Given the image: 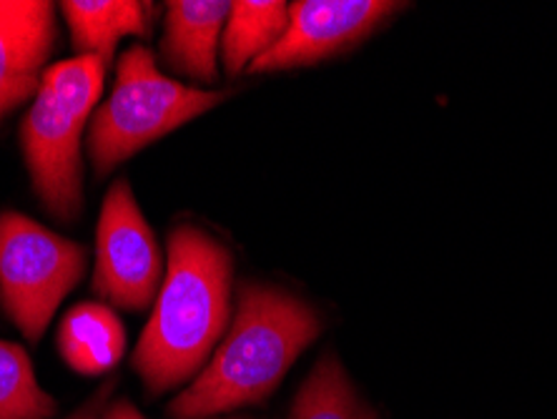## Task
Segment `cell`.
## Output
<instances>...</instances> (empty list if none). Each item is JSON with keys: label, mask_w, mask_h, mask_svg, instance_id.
<instances>
[{"label": "cell", "mask_w": 557, "mask_h": 419, "mask_svg": "<svg viewBox=\"0 0 557 419\" xmlns=\"http://www.w3.org/2000/svg\"><path fill=\"white\" fill-rule=\"evenodd\" d=\"M103 419H146V417L138 412V409L131 405V402L121 399V402H116V405H111L109 409H106Z\"/></svg>", "instance_id": "16"}, {"label": "cell", "mask_w": 557, "mask_h": 419, "mask_svg": "<svg viewBox=\"0 0 557 419\" xmlns=\"http://www.w3.org/2000/svg\"><path fill=\"white\" fill-rule=\"evenodd\" d=\"M292 419H376V415L357 397L339 359L326 355L301 387Z\"/></svg>", "instance_id": "13"}, {"label": "cell", "mask_w": 557, "mask_h": 419, "mask_svg": "<svg viewBox=\"0 0 557 419\" xmlns=\"http://www.w3.org/2000/svg\"><path fill=\"white\" fill-rule=\"evenodd\" d=\"M163 274L161 251L128 181L119 178L106 194L96 232L94 292L116 309L151 307Z\"/></svg>", "instance_id": "6"}, {"label": "cell", "mask_w": 557, "mask_h": 419, "mask_svg": "<svg viewBox=\"0 0 557 419\" xmlns=\"http://www.w3.org/2000/svg\"><path fill=\"white\" fill-rule=\"evenodd\" d=\"M106 63L91 56L51 65L21 128L33 192L61 221L84 209L81 136L103 90Z\"/></svg>", "instance_id": "3"}, {"label": "cell", "mask_w": 557, "mask_h": 419, "mask_svg": "<svg viewBox=\"0 0 557 419\" xmlns=\"http://www.w3.org/2000/svg\"><path fill=\"white\" fill-rule=\"evenodd\" d=\"M322 322L292 294L244 284L234 324L196 382L171 402L174 419H203L267 399Z\"/></svg>", "instance_id": "2"}, {"label": "cell", "mask_w": 557, "mask_h": 419, "mask_svg": "<svg viewBox=\"0 0 557 419\" xmlns=\"http://www.w3.org/2000/svg\"><path fill=\"white\" fill-rule=\"evenodd\" d=\"M59 347L63 359L81 374H101L119 365L126 334L119 317L101 304H81L65 315Z\"/></svg>", "instance_id": "11"}, {"label": "cell", "mask_w": 557, "mask_h": 419, "mask_svg": "<svg viewBox=\"0 0 557 419\" xmlns=\"http://www.w3.org/2000/svg\"><path fill=\"white\" fill-rule=\"evenodd\" d=\"M289 26V5L278 0H239L228 8L224 26V65L228 76L264 56Z\"/></svg>", "instance_id": "12"}, {"label": "cell", "mask_w": 557, "mask_h": 419, "mask_svg": "<svg viewBox=\"0 0 557 419\" xmlns=\"http://www.w3.org/2000/svg\"><path fill=\"white\" fill-rule=\"evenodd\" d=\"M86 249L18 211H0V304L38 342L86 271Z\"/></svg>", "instance_id": "5"}, {"label": "cell", "mask_w": 557, "mask_h": 419, "mask_svg": "<svg viewBox=\"0 0 557 419\" xmlns=\"http://www.w3.org/2000/svg\"><path fill=\"white\" fill-rule=\"evenodd\" d=\"M53 415L55 402L38 387L26 352L0 340V419H48Z\"/></svg>", "instance_id": "14"}, {"label": "cell", "mask_w": 557, "mask_h": 419, "mask_svg": "<svg viewBox=\"0 0 557 419\" xmlns=\"http://www.w3.org/2000/svg\"><path fill=\"white\" fill-rule=\"evenodd\" d=\"M71 28V40L76 56H91L111 63L113 48L124 36H149L153 3H134V0H65L59 5Z\"/></svg>", "instance_id": "10"}, {"label": "cell", "mask_w": 557, "mask_h": 419, "mask_svg": "<svg viewBox=\"0 0 557 419\" xmlns=\"http://www.w3.org/2000/svg\"><path fill=\"white\" fill-rule=\"evenodd\" d=\"M232 257L196 226L169 236V267L134 369L151 394L186 382L203 367L228 324Z\"/></svg>", "instance_id": "1"}, {"label": "cell", "mask_w": 557, "mask_h": 419, "mask_svg": "<svg viewBox=\"0 0 557 419\" xmlns=\"http://www.w3.org/2000/svg\"><path fill=\"white\" fill-rule=\"evenodd\" d=\"M166 8L163 59L184 76L211 84L216 78L219 36L226 26L232 3H224V0H174Z\"/></svg>", "instance_id": "9"}, {"label": "cell", "mask_w": 557, "mask_h": 419, "mask_svg": "<svg viewBox=\"0 0 557 419\" xmlns=\"http://www.w3.org/2000/svg\"><path fill=\"white\" fill-rule=\"evenodd\" d=\"M53 40L51 3L0 0V119L36 94Z\"/></svg>", "instance_id": "8"}, {"label": "cell", "mask_w": 557, "mask_h": 419, "mask_svg": "<svg viewBox=\"0 0 557 419\" xmlns=\"http://www.w3.org/2000/svg\"><path fill=\"white\" fill-rule=\"evenodd\" d=\"M397 8L403 5L387 0H301L289 5L284 36L249 71H284L330 59L370 36Z\"/></svg>", "instance_id": "7"}, {"label": "cell", "mask_w": 557, "mask_h": 419, "mask_svg": "<svg viewBox=\"0 0 557 419\" xmlns=\"http://www.w3.org/2000/svg\"><path fill=\"white\" fill-rule=\"evenodd\" d=\"M221 90L188 88L156 69L153 53L134 46L121 56L116 88L94 116L88 153L98 176L131 159L156 138L171 134L201 113L226 101Z\"/></svg>", "instance_id": "4"}, {"label": "cell", "mask_w": 557, "mask_h": 419, "mask_svg": "<svg viewBox=\"0 0 557 419\" xmlns=\"http://www.w3.org/2000/svg\"><path fill=\"white\" fill-rule=\"evenodd\" d=\"M111 390L113 384L109 382L106 387L96 394L94 399H88L84 407L78 409V412H73L69 419H103V409H106V402L111 397Z\"/></svg>", "instance_id": "15"}]
</instances>
